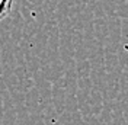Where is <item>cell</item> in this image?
I'll return each mask as SVG.
<instances>
[{
	"mask_svg": "<svg viewBox=\"0 0 128 125\" xmlns=\"http://www.w3.org/2000/svg\"><path fill=\"white\" fill-rule=\"evenodd\" d=\"M0 2H2V0H0Z\"/></svg>",
	"mask_w": 128,
	"mask_h": 125,
	"instance_id": "2",
	"label": "cell"
},
{
	"mask_svg": "<svg viewBox=\"0 0 128 125\" xmlns=\"http://www.w3.org/2000/svg\"><path fill=\"white\" fill-rule=\"evenodd\" d=\"M13 0H2L0 2V20H3L12 10Z\"/></svg>",
	"mask_w": 128,
	"mask_h": 125,
	"instance_id": "1",
	"label": "cell"
}]
</instances>
